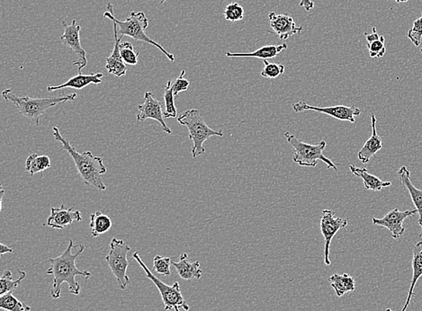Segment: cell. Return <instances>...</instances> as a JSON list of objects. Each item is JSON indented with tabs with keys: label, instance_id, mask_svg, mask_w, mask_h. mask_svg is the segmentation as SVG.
I'll use <instances>...</instances> for the list:
<instances>
[{
	"label": "cell",
	"instance_id": "6da1fadb",
	"mask_svg": "<svg viewBox=\"0 0 422 311\" xmlns=\"http://www.w3.org/2000/svg\"><path fill=\"white\" fill-rule=\"evenodd\" d=\"M69 241V246L62 255L48 260L50 268L47 270L46 275L53 276L50 296L55 300H58L62 296V284L64 282L69 285V293L79 295L81 287L76 280V276H82L88 280L92 275L90 272L79 270L76 265V260L84 252V244L79 243L74 246L72 239Z\"/></svg>",
	"mask_w": 422,
	"mask_h": 311
},
{
	"label": "cell",
	"instance_id": "7a4b0ae2",
	"mask_svg": "<svg viewBox=\"0 0 422 311\" xmlns=\"http://www.w3.org/2000/svg\"><path fill=\"white\" fill-rule=\"evenodd\" d=\"M53 137L62 145V150L65 151L74 160L79 176L84 181L86 185L91 186L100 190L106 191L107 187L102 179L103 174L107 173V167L104 165L102 158L94 156L90 151L79 153L75 147L72 146L68 139L63 137L58 127L53 128Z\"/></svg>",
	"mask_w": 422,
	"mask_h": 311
},
{
	"label": "cell",
	"instance_id": "3957f363",
	"mask_svg": "<svg viewBox=\"0 0 422 311\" xmlns=\"http://www.w3.org/2000/svg\"><path fill=\"white\" fill-rule=\"evenodd\" d=\"M11 90L2 92V97L6 102L14 104L22 116L27 117L36 126L40 125L41 116L46 113L50 108L67 102H72L78 95L73 93L62 97L32 98L30 97H17L13 94Z\"/></svg>",
	"mask_w": 422,
	"mask_h": 311
},
{
	"label": "cell",
	"instance_id": "277c9868",
	"mask_svg": "<svg viewBox=\"0 0 422 311\" xmlns=\"http://www.w3.org/2000/svg\"><path fill=\"white\" fill-rule=\"evenodd\" d=\"M104 17L109 18L111 22H115L117 25V32L121 34L120 38L128 36L136 41H142V42L151 44L160 50L164 55H166L171 62H175V56L172 53L167 52L160 43L155 42L145 34V30L149 27V21L144 12L132 11L125 21H120L114 15L112 3H109L107 6V11L104 13Z\"/></svg>",
	"mask_w": 422,
	"mask_h": 311
},
{
	"label": "cell",
	"instance_id": "5b68a950",
	"mask_svg": "<svg viewBox=\"0 0 422 311\" xmlns=\"http://www.w3.org/2000/svg\"><path fill=\"white\" fill-rule=\"evenodd\" d=\"M177 122L189 129V137L193 141L192 156L193 158L205 153L204 144L206 139L212 136H218V137L224 136V132L222 130L221 131H215L206 125L201 113L196 109L186 111L177 118Z\"/></svg>",
	"mask_w": 422,
	"mask_h": 311
},
{
	"label": "cell",
	"instance_id": "8992f818",
	"mask_svg": "<svg viewBox=\"0 0 422 311\" xmlns=\"http://www.w3.org/2000/svg\"><path fill=\"white\" fill-rule=\"evenodd\" d=\"M288 144L294 148L293 161L301 167H315L318 161H322L327 165V167L333 168L335 171L338 170V167L335 163L327 158L323 154V151L327 146L325 141H319L318 144L312 145L301 141L296 136L291 134L290 132L285 133Z\"/></svg>",
	"mask_w": 422,
	"mask_h": 311
},
{
	"label": "cell",
	"instance_id": "52a82bcc",
	"mask_svg": "<svg viewBox=\"0 0 422 311\" xmlns=\"http://www.w3.org/2000/svg\"><path fill=\"white\" fill-rule=\"evenodd\" d=\"M132 258H135V261L141 265V268L144 269L146 276L148 279L154 282L155 286L157 287L158 291H160L161 299H163L164 303L165 310H175L180 311V309L189 311L190 307L189 304L186 303L185 298H184L182 293H181L180 285L179 282H176L173 285H168L160 279L155 276L151 270L147 268L141 258H139V253L135 252L132 255Z\"/></svg>",
	"mask_w": 422,
	"mask_h": 311
},
{
	"label": "cell",
	"instance_id": "ba28073f",
	"mask_svg": "<svg viewBox=\"0 0 422 311\" xmlns=\"http://www.w3.org/2000/svg\"><path fill=\"white\" fill-rule=\"evenodd\" d=\"M130 250L131 247L125 241L118 239L111 240L110 250L106 261L116 279L120 290H125L130 284V279L127 275V269L129 266L127 255Z\"/></svg>",
	"mask_w": 422,
	"mask_h": 311
},
{
	"label": "cell",
	"instance_id": "9c48e42d",
	"mask_svg": "<svg viewBox=\"0 0 422 311\" xmlns=\"http://www.w3.org/2000/svg\"><path fill=\"white\" fill-rule=\"evenodd\" d=\"M62 27L64 28L60 40L65 46H68L78 56V60H73L72 65L78 67L79 74H81L82 69L88 64L87 53L81 46V27L77 25V21L72 20L71 25L67 23V21H62Z\"/></svg>",
	"mask_w": 422,
	"mask_h": 311
},
{
	"label": "cell",
	"instance_id": "30bf717a",
	"mask_svg": "<svg viewBox=\"0 0 422 311\" xmlns=\"http://www.w3.org/2000/svg\"><path fill=\"white\" fill-rule=\"evenodd\" d=\"M348 221L336 216L331 209H323L320 215V228L323 239H325V263L326 265H331L329 260V249L333 237L337 234L339 230L347 227Z\"/></svg>",
	"mask_w": 422,
	"mask_h": 311
},
{
	"label": "cell",
	"instance_id": "8fae6325",
	"mask_svg": "<svg viewBox=\"0 0 422 311\" xmlns=\"http://www.w3.org/2000/svg\"><path fill=\"white\" fill-rule=\"evenodd\" d=\"M293 109L296 113H304L306 111H314V112L328 114V116L333 117V118L348 120V122L355 123L356 117L360 116L361 110L354 106H336L331 107H318L311 106L301 101L293 104Z\"/></svg>",
	"mask_w": 422,
	"mask_h": 311
},
{
	"label": "cell",
	"instance_id": "7c38bea8",
	"mask_svg": "<svg viewBox=\"0 0 422 311\" xmlns=\"http://www.w3.org/2000/svg\"><path fill=\"white\" fill-rule=\"evenodd\" d=\"M136 118H137L138 122H145L147 119L157 120L158 123H161L163 132L168 133V134H172L173 133L172 130L165 122L161 103L154 97L151 92H145L144 103L138 106V113Z\"/></svg>",
	"mask_w": 422,
	"mask_h": 311
},
{
	"label": "cell",
	"instance_id": "4fadbf2b",
	"mask_svg": "<svg viewBox=\"0 0 422 311\" xmlns=\"http://www.w3.org/2000/svg\"><path fill=\"white\" fill-rule=\"evenodd\" d=\"M416 214V209L401 212L395 208L382 219L373 218V224L386 228L391 233L393 239L399 240L405 233L404 222L406 219Z\"/></svg>",
	"mask_w": 422,
	"mask_h": 311
},
{
	"label": "cell",
	"instance_id": "5bb4252c",
	"mask_svg": "<svg viewBox=\"0 0 422 311\" xmlns=\"http://www.w3.org/2000/svg\"><path fill=\"white\" fill-rule=\"evenodd\" d=\"M269 24L272 28L271 33L277 34L279 39L287 40L291 36L300 34L303 27L297 25L294 18L287 14H275L271 12L268 15Z\"/></svg>",
	"mask_w": 422,
	"mask_h": 311
},
{
	"label": "cell",
	"instance_id": "9a60e30c",
	"mask_svg": "<svg viewBox=\"0 0 422 311\" xmlns=\"http://www.w3.org/2000/svg\"><path fill=\"white\" fill-rule=\"evenodd\" d=\"M82 220L83 219L81 212L74 211L73 208L66 209L65 205H62L60 207L50 208V214L47 219L46 226L63 230L66 227L71 226L73 222H79Z\"/></svg>",
	"mask_w": 422,
	"mask_h": 311
},
{
	"label": "cell",
	"instance_id": "2e32d148",
	"mask_svg": "<svg viewBox=\"0 0 422 311\" xmlns=\"http://www.w3.org/2000/svg\"><path fill=\"white\" fill-rule=\"evenodd\" d=\"M114 28V34H115V47L111 55L106 60V69L109 74L116 76V77H123L127 73V66L122 59L120 53V43L122 38L118 37L117 32V25L115 22H112Z\"/></svg>",
	"mask_w": 422,
	"mask_h": 311
},
{
	"label": "cell",
	"instance_id": "e0dca14e",
	"mask_svg": "<svg viewBox=\"0 0 422 311\" xmlns=\"http://www.w3.org/2000/svg\"><path fill=\"white\" fill-rule=\"evenodd\" d=\"M371 123H372V136L367 139L366 144H364L358 153V160L363 164L369 163L371 158L374 157V155L382 150L383 148L382 139L377 134L376 117L374 113L371 116Z\"/></svg>",
	"mask_w": 422,
	"mask_h": 311
},
{
	"label": "cell",
	"instance_id": "ac0fdd59",
	"mask_svg": "<svg viewBox=\"0 0 422 311\" xmlns=\"http://www.w3.org/2000/svg\"><path fill=\"white\" fill-rule=\"evenodd\" d=\"M102 73H97V74H78L64 84L55 85V87H47V90L50 92L62 90V88H74V90H82L91 84L100 85L102 83Z\"/></svg>",
	"mask_w": 422,
	"mask_h": 311
},
{
	"label": "cell",
	"instance_id": "d6986e66",
	"mask_svg": "<svg viewBox=\"0 0 422 311\" xmlns=\"http://www.w3.org/2000/svg\"><path fill=\"white\" fill-rule=\"evenodd\" d=\"M400 179L402 185L404 186L405 188L407 189L409 193H410L412 202L417 209V212L420 218H418V224L421 227V236H422V190L418 189L412 184L411 180V172L405 166H402L398 171Z\"/></svg>",
	"mask_w": 422,
	"mask_h": 311
},
{
	"label": "cell",
	"instance_id": "ffe728a7",
	"mask_svg": "<svg viewBox=\"0 0 422 311\" xmlns=\"http://www.w3.org/2000/svg\"><path fill=\"white\" fill-rule=\"evenodd\" d=\"M412 254H414V258H412L411 263L412 278L410 291H409L407 300H406L404 306L401 311L407 310L409 305H410L412 297H414V295L415 286H416L418 279L422 276V241L412 247Z\"/></svg>",
	"mask_w": 422,
	"mask_h": 311
},
{
	"label": "cell",
	"instance_id": "44dd1931",
	"mask_svg": "<svg viewBox=\"0 0 422 311\" xmlns=\"http://www.w3.org/2000/svg\"><path fill=\"white\" fill-rule=\"evenodd\" d=\"M172 265L177 269V275L184 280L190 281L202 277L203 272L200 268V263L190 262L189 255L186 253L179 256V262H172Z\"/></svg>",
	"mask_w": 422,
	"mask_h": 311
},
{
	"label": "cell",
	"instance_id": "7402d4cb",
	"mask_svg": "<svg viewBox=\"0 0 422 311\" xmlns=\"http://www.w3.org/2000/svg\"><path fill=\"white\" fill-rule=\"evenodd\" d=\"M350 168L352 174L363 180L365 188L367 190L380 192L383 188L392 185L391 182H385L374 174L368 173L367 168L358 167L354 165H350Z\"/></svg>",
	"mask_w": 422,
	"mask_h": 311
},
{
	"label": "cell",
	"instance_id": "603a6c76",
	"mask_svg": "<svg viewBox=\"0 0 422 311\" xmlns=\"http://www.w3.org/2000/svg\"><path fill=\"white\" fill-rule=\"evenodd\" d=\"M287 48V44L283 43L280 46H266L261 47L253 53H233L228 52L225 53V56L227 57H252V58H257L260 60H269L277 57L282 50Z\"/></svg>",
	"mask_w": 422,
	"mask_h": 311
},
{
	"label": "cell",
	"instance_id": "cb8c5ba5",
	"mask_svg": "<svg viewBox=\"0 0 422 311\" xmlns=\"http://www.w3.org/2000/svg\"><path fill=\"white\" fill-rule=\"evenodd\" d=\"M329 281L331 282L332 287L334 289L338 297H342L348 293H353L356 289L355 279L348 274L333 275L329 278Z\"/></svg>",
	"mask_w": 422,
	"mask_h": 311
},
{
	"label": "cell",
	"instance_id": "d4e9b609",
	"mask_svg": "<svg viewBox=\"0 0 422 311\" xmlns=\"http://www.w3.org/2000/svg\"><path fill=\"white\" fill-rule=\"evenodd\" d=\"M373 33H365L367 37V46L371 58H381L386 53V39L377 34L376 27L372 28Z\"/></svg>",
	"mask_w": 422,
	"mask_h": 311
},
{
	"label": "cell",
	"instance_id": "484cf974",
	"mask_svg": "<svg viewBox=\"0 0 422 311\" xmlns=\"http://www.w3.org/2000/svg\"><path fill=\"white\" fill-rule=\"evenodd\" d=\"M112 220L109 216L96 212L90 215L91 235L93 237H97L100 235L107 233L112 228Z\"/></svg>",
	"mask_w": 422,
	"mask_h": 311
},
{
	"label": "cell",
	"instance_id": "4316f807",
	"mask_svg": "<svg viewBox=\"0 0 422 311\" xmlns=\"http://www.w3.org/2000/svg\"><path fill=\"white\" fill-rule=\"evenodd\" d=\"M52 166L50 160L47 155L31 154L25 161V170L34 176L37 173H42Z\"/></svg>",
	"mask_w": 422,
	"mask_h": 311
},
{
	"label": "cell",
	"instance_id": "83f0119b",
	"mask_svg": "<svg viewBox=\"0 0 422 311\" xmlns=\"http://www.w3.org/2000/svg\"><path fill=\"white\" fill-rule=\"evenodd\" d=\"M19 277L17 280H13V276L11 271L6 270L4 274L0 279V295L13 293L20 285L21 282L25 280L27 277V272L18 270Z\"/></svg>",
	"mask_w": 422,
	"mask_h": 311
},
{
	"label": "cell",
	"instance_id": "f1b7e54d",
	"mask_svg": "<svg viewBox=\"0 0 422 311\" xmlns=\"http://www.w3.org/2000/svg\"><path fill=\"white\" fill-rule=\"evenodd\" d=\"M0 309L6 311H31V307L19 300L13 293L0 296Z\"/></svg>",
	"mask_w": 422,
	"mask_h": 311
},
{
	"label": "cell",
	"instance_id": "f546056e",
	"mask_svg": "<svg viewBox=\"0 0 422 311\" xmlns=\"http://www.w3.org/2000/svg\"><path fill=\"white\" fill-rule=\"evenodd\" d=\"M164 104H165V118H176L177 116V108L175 106V97H174L172 90V81H168L164 91Z\"/></svg>",
	"mask_w": 422,
	"mask_h": 311
},
{
	"label": "cell",
	"instance_id": "4dcf8cb0",
	"mask_svg": "<svg viewBox=\"0 0 422 311\" xmlns=\"http://www.w3.org/2000/svg\"><path fill=\"white\" fill-rule=\"evenodd\" d=\"M120 53L125 64L131 66H135L138 64L139 53L135 52V48H133V46L131 43H121Z\"/></svg>",
	"mask_w": 422,
	"mask_h": 311
},
{
	"label": "cell",
	"instance_id": "1f68e13d",
	"mask_svg": "<svg viewBox=\"0 0 422 311\" xmlns=\"http://www.w3.org/2000/svg\"><path fill=\"white\" fill-rule=\"evenodd\" d=\"M244 13L245 11L239 3H231L224 8V15L225 20L234 23V22L243 20Z\"/></svg>",
	"mask_w": 422,
	"mask_h": 311
},
{
	"label": "cell",
	"instance_id": "d6a6232c",
	"mask_svg": "<svg viewBox=\"0 0 422 311\" xmlns=\"http://www.w3.org/2000/svg\"><path fill=\"white\" fill-rule=\"evenodd\" d=\"M172 261L168 256H156L154 259V268L152 272H156L157 274L169 276L171 275L170 265Z\"/></svg>",
	"mask_w": 422,
	"mask_h": 311
},
{
	"label": "cell",
	"instance_id": "836d02e7",
	"mask_svg": "<svg viewBox=\"0 0 422 311\" xmlns=\"http://www.w3.org/2000/svg\"><path fill=\"white\" fill-rule=\"evenodd\" d=\"M265 68L261 71V77L266 78H277L285 73V66L280 63H271L263 60Z\"/></svg>",
	"mask_w": 422,
	"mask_h": 311
},
{
	"label": "cell",
	"instance_id": "e575fe53",
	"mask_svg": "<svg viewBox=\"0 0 422 311\" xmlns=\"http://www.w3.org/2000/svg\"><path fill=\"white\" fill-rule=\"evenodd\" d=\"M407 37L415 46L418 47L421 46L422 40V13L421 17L414 21L412 27L408 32Z\"/></svg>",
	"mask_w": 422,
	"mask_h": 311
},
{
	"label": "cell",
	"instance_id": "d590c367",
	"mask_svg": "<svg viewBox=\"0 0 422 311\" xmlns=\"http://www.w3.org/2000/svg\"><path fill=\"white\" fill-rule=\"evenodd\" d=\"M185 74L186 71H182V72L180 73L179 77L177 78L175 81L172 82V90L175 98L179 97L181 92H185L189 90L190 82L184 78Z\"/></svg>",
	"mask_w": 422,
	"mask_h": 311
},
{
	"label": "cell",
	"instance_id": "8d00e7d4",
	"mask_svg": "<svg viewBox=\"0 0 422 311\" xmlns=\"http://www.w3.org/2000/svg\"><path fill=\"white\" fill-rule=\"evenodd\" d=\"M300 6H303L307 12H310L314 8V3L312 0H301Z\"/></svg>",
	"mask_w": 422,
	"mask_h": 311
},
{
	"label": "cell",
	"instance_id": "74e56055",
	"mask_svg": "<svg viewBox=\"0 0 422 311\" xmlns=\"http://www.w3.org/2000/svg\"><path fill=\"white\" fill-rule=\"evenodd\" d=\"M14 249H13L12 247H8L4 245V244H0V255L3 256L6 253H13Z\"/></svg>",
	"mask_w": 422,
	"mask_h": 311
},
{
	"label": "cell",
	"instance_id": "f35d334b",
	"mask_svg": "<svg viewBox=\"0 0 422 311\" xmlns=\"http://www.w3.org/2000/svg\"><path fill=\"white\" fill-rule=\"evenodd\" d=\"M395 1L396 3H398V4H400V3H405V2H408L409 0H395Z\"/></svg>",
	"mask_w": 422,
	"mask_h": 311
},
{
	"label": "cell",
	"instance_id": "ab89813d",
	"mask_svg": "<svg viewBox=\"0 0 422 311\" xmlns=\"http://www.w3.org/2000/svg\"><path fill=\"white\" fill-rule=\"evenodd\" d=\"M145 1H150V0H145ZM161 1V4H164L165 2H166V0H160Z\"/></svg>",
	"mask_w": 422,
	"mask_h": 311
},
{
	"label": "cell",
	"instance_id": "60d3db41",
	"mask_svg": "<svg viewBox=\"0 0 422 311\" xmlns=\"http://www.w3.org/2000/svg\"><path fill=\"white\" fill-rule=\"evenodd\" d=\"M386 311H393V310H391V309H386Z\"/></svg>",
	"mask_w": 422,
	"mask_h": 311
},
{
	"label": "cell",
	"instance_id": "b9f144b4",
	"mask_svg": "<svg viewBox=\"0 0 422 311\" xmlns=\"http://www.w3.org/2000/svg\"><path fill=\"white\" fill-rule=\"evenodd\" d=\"M421 54H422V49L421 50Z\"/></svg>",
	"mask_w": 422,
	"mask_h": 311
}]
</instances>
